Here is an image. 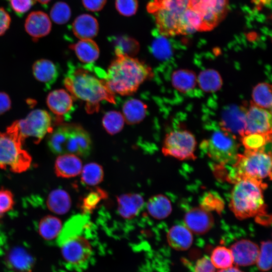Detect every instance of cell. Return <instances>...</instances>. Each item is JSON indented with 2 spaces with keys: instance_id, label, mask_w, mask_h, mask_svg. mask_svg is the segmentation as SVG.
<instances>
[{
  "instance_id": "obj_2",
  "label": "cell",
  "mask_w": 272,
  "mask_h": 272,
  "mask_svg": "<svg viewBox=\"0 0 272 272\" xmlns=\"http://www.w3.org/2000/svg\"><path fill=\"white\" fill-rule=\"evenodd\" d=\"M107 69L105 79L114 93L130 95L135 93L146 80L153 77L151 67L137 58L120 53Z\"/></svg>"
},
{
  "instance_id": "obj_46",
  "label": "cell",
  "mask_w": 272,
  "mask_h": 272,
  "mask_svg": "<svg viewBox=\"0 0 272 272\" xmlns=\"http://www.w3.org/2000/svg\"><path fill=\"white\" fill-rule=\"evenodd\" d=\"M13 10L18 13L27 12L33 6V0H8Z\"/></svg>"
},
{
  "instance_id": "obj_39",
  "label": "cell",
  "mask_w": 272,
  "mask_h": 272,
  "mask_svg": "<svg viewBox=\"0 0 272 272\" xmlns=\"http://www.w3.org/2000/svg\"><path fill=\"white\" fill-rule=\"evenodd\" d=\"M107 197V193L103 189L97 188L88 193L83 199L81 209L84 213L92 212L100 201Z\"/></svg>"
},
{
  "instance_id": "obj_48",
  "label": "cell",
  "mask_w": 272,
  "mask_h": 272,
  "mask_svg": "<svg viewBox=\"0 0 272 272\" xmlns=\"http://www.w3.org/2000/svg\"><path fill=\"white\" fill-rule=\"evenodd\" d=\"M84 7L88 11L98 12L106 5L107 0H82Z\"/></svg>"
},
{
  "instance_id": "obj_24",
  "label": "cell",
  "mask_w": 272,
  "mask_h": 272,
  "mask_svg": "<svg viewBox=\"0 0 272 272\" xmlns=\"http://www.w3.org/2000/svg\"><path fill=\"white\" fill-rule=\"evenodd\" d=\"M167 239L169 245L179 251L187 250L193 241L191 231L186 227L180 225H174L170 229Z\"/></svg>"
},
{
  "instance_id": "obj_20",
  "label": "cell",
  "mask_w": 272,
  "mask_h": 272,
  "mask_svg": "<svg viewBox=\"0 0 272 272\" xmlns=\"http://www.w3.org/2000/svg\"><path fill=\"white\" fill-rule=\"evenodd\" d=\"M82 169L81 160L78 156L72 154L59 155L55 160L54 171L57 176L71 178L81 173Z\"/></svg>"
},
{
  "instance_id": "obj_26",
  "label": "cell",
  "mask_w": 272,
  "mask_h": 272,
  "mask_svg": "<svg viewBox=\"0 0 272 272\" xmlns=\"http://www.w3.org/2000/svg\"><path fill=\"white\" fill-rule=\"evenodd\" d=\"M122 115L128 124H134L142 121L147 113V106L143 102L136 99L126 101L122 107Z\"/></svg>"
},
{
  "instance_id": "obj_15",
  "label": "cell",
  "mask_w": 272,
  "mask_h": 272,
  "mask_svg": "<svg viewBox=\"0 0 272 272\" xmlns=\"http://www.w3.org/2000/svg\"><path fill=\"white\" fill-rule=\"evenodd\" d=\"M233 263L239 266L253 265L257 260L259 248L254 242L248 239H241L233 244L230 248Z\"/></svg>"
},
{
  "instance_id": "obj_19",
  "label": "cell",
  "mask_w": 272,
  "mask_h": 272,
  "mask_svg": "<svg viewBox=\"0 0 272 272\" xmlns=\"http://www.w3.org/2000/svg\"><path fill=\"white\" fill-rule=\"evenodd\" d=\"M99 29L96 18L88 14L78 16L72 25L74 34L80 40L92 39L97 35Z\"/></svg>"
},
{
  "instance_id": "obj_29",
  "label": "cell",
  "mask_w": 272,
  "mask_h": 272,
  "mask_svg": "<svg viewBox=\"0 0 272 272\" xmlns=\"http://www.w3.org/2000/svg\"><path fill=\"white\" fill-rule=\"evenodd\" d=\"M149 214L156 219H163L167 217L172 212L170 200L163 194H157L151 197L147 203Z\"/></svg>"
},
{
  "instance_id": "obj_27",
  "label": "cell",
  "mask_w": 272,
  "mask_h": 272,
  "mask_svg": "<svg viewBox=\"0 0 272 272\" xmlns=\"http://www.w3.org/2000/svg\"><path fill=\"white\" fill-rule=\"evenodd\" d=\"M46 205L52 212L59 215L65 214L71 207V197L63 189H54L48 195Z\"/></svg>"
},
{
  "instance_id": "obj_9",
  "label": "cell",
  "mask_w": 272,
  "mask_h": 272,
  "mask_svg": "<svg viewBox=\"0 0 272 272\" xmlns=\"http://www.w3.org/2000/svg\"><path fill=\"white\" fill-rule=\"evenodd\" d=\"M196 146V141L192 133L187 130H176L166 135L162 151L165 156L179 160H194Z\"/></svg>"
},
{
  "instance_id": "obj_45",
  "label": "cell",
  "mask_w": 272,
  "mask_h": 272,
  "mask_svg": "<svg viewBox=\"0 0 272 272\" xmlns=\"http://www.w3.org/2000/svg\"><path fill=\"white\" fill-rule=\"evenodd\" d=\"M14 195L8 189H0V218L12 210L14 206Z\"/></svg>"
},
{
  "instance_id": "obj_7",
  "label": "cell",
  "mask_w": 272,
  "mask_h": 272,
  "mask_svg": "<svg viewBox=\"0 0 272 272\" xmlns=\"http://www.w3.org/2000/svg\"><path fill=\"white\" fill-rule=\"evenodd\" d=\"M233 169L236 182L248 179L266 184L263 180L271 177V152L245 150L243 154L237 155Z\"/></svg>"
},
{
  "instance_id": "obj_30",
  "label": "cell",
  "mask_w": 272,
  "mask_h": 272,
  "mask_svg": "<svg viewBox=\"0 0 272 272\" xmlns=\"http://www.w3.org/2000/svg\"><path fill=\"white\" fill-rule=\"evenodd\" d=\"M86 217L77 215L69 219L61 228L57 238L56 242L60 246L66 240L79 235L83 230L86 222Z\"/></svg>"
},
{
  "instance_id": "obj_47",
  "label": "cell",
  "mask_w": 272,
  "mask_h": 272,
  "mask_svg": "<svg viewBox=\"0 0 272 272\" xmlns=\"http://www.w3.org/2000/svg\"><path fill=\"white\" fill-rule=\"evenodd\" d=\"M194 270V272H215V267L211 259L205 256L197 260Z\"/></svg>"
},
{
  "instance_id": "obj_34",
  "label": "cell",
  "mask_w": 272,
  "mask_h": 272,
  "mask_svg": "<svg viewBox=\"0 0 272 272\" xmlns=\"http://www.w3.org/2000/svg\"><path fill=\"white\" fill-rule=\"evenodd\" d=\"M254 105L270 110L271 107V86L263 82L256 85L252 92V101Z\"/></svg>"
},
{
  "instance_id": "obj_16",
  "label": "cell",
  "mask_w": 272,
  "mask_h": 272,
  "mask_svg": "<svg viewBox=\"0 0 272 272\" xmlns=\"http://www.w3.org/2000/svg\"><path fill=\"white\" fill-rule=\"evenodd\" d=\"M72 96L63 89H57L48 94L46 99L50 111L59 118L67 119L74 110Z\"/></svg>"
},
{
  "instance_id": "obj_6",
  "label": "cell",
  "mask_w": 272,
  "mask_h": 272,
  "mask_svg": "<svg viewBox=\"0 0 272 272\" xmlns=\"http://www.w3.org/2000/svg\"><path fill=\"white\" fill-rule=\"evenodd\" d=\"M22 139L18 121H14L4 132L0 133V168L21 173L29 168L32 158L23 149Z\"/></svg>"
},
{
  "instance_id": "obj_14",
  "label": "cell",
  "mask_w": 272,
  "mask_h": 272,
  "mask_svg": "<svg viewBox=\"0 0 272 272\" xmlns=\"http://www.w3.org/2000/svg\"><path fill=\"white\" fill-rule=\"evenodd\" d=\"M247 110L241 106L232 105L223 111L221 124L222 129L235 135L245 132V116Z\"/></svg>"
},
{
  "instance_id": "obj_11",
  "label": "cell",
  "mask_w": 272,
  "mask_h": 272,
  "mask_svg": "<svg viewBox=\"0 0 272 272\" xmlns=\"http://www.w3.org/2000/svg\"><path fill=\"white\" fill-rule=\"evenodd\" d=\"M18 124L22 139L25 141L27 138H32L35 144L53 130L50 114L42 109L32 110L26 118L18 120Z\"/></svg>"
},
{
  "instance_id": "obj_10",
  "label": "cell",
  "mask_w": 272,
  "mask_h": 272,
  "mask_svg": "<svg viewBox=\"0 0 272 272\" xmlns=\"http://www.w3.org/2000/svg\"><path fill=\"white\" fill-rule=\"evenodd\" d=\"M229 0H189L190 9L201 19V32L216 27L226 17Z\"/></svg>"
},
{
  "instance_id": "obj_53",
  "label": "cell",
  "mask_w": 272,
  "mask_h": 272,
  "mask_svg": "<svg viewBox=\"0 0 272 272\" xmlns=\"http://www.w3.org/2000/svg\"><path fill=\"white\" fill-rule=\"evenodd\" d=\"M41 4H46L51 0H35Z\"/></svg>"
},
{
  "instance_id": "obj_49",
  "label": "cell",
  "mask_w": 272,
  "mask_h": 272,
  "mask_svg": "<svg viewBox=\"0 0 272 272\" xmlns=\"http://www.w3.org/2000/svg\"><path fill=\"white\" fill-rule=\"evenodd\" d=\"M11 17L2 8H0V36L3 35L9 28Z\"/></svg>"
},
{
  "instance_id": "obj_42",
  "label": "cell",
  "mask_w": 272,
  "mask_h": 272,
  "mask_svg": "<svg viewBox=\"0 0 272 272\" xmlns=\"http://www.w3.org/2000/svg\"><path fill=\"white\" fill-rule=\"evenodd\" d=\"M115 6L121 15L130 17L137 13L139 3L138 0H115Z\"/></svg>"
},
{
  "instance_id": "obj_51",
  "label": "cell",
  "mask_w": 272,
  "mask_h": 272,
  "mask_svg": "<svg viewBox=\"0 0 272 272\" xmlns=\"http://www.w3.org/2000/svg\"><path fill=\"white\" fill-rule=\"evenodd\" d=\"M252 2L257 8H259L268 4L270 2V0H252Z\"/></svg>"
},
{
  "instance_id": "obj_5",
  "label": "cell",
  "mask_w": 272,
  "mask_h": 272,
  "mask_svg": "<svg viewBox=\"0 0 272 272\" xmlns=\"http://www.w3.org/2000/svg\"><path fill=\"white\" fill-rule=\"evenodd\" d=\"M48 146L55 154H72L86 157L92 147L91 138L82 126L76 123L60 124L50 133Z\"/></svg>"
},
{
  "instance_id": "obj_37",
  "label": "cell",
  "mask_w": 272,
  "mask_h": 272,
  "mask_svg": "<svg viewBox=\"0 0 272 272\" xmlns=\"http://www.w3.org/2000/svg\"><path fill=\"white\" fill-rule=\"evenodd\" d=\"M211 261L216 268L224 269L232 266L233 258L231 251L224 246H217L212 251Z\"/></svg>"
},
{
  "instance_id": "obj_25",
  "label": "cell",
  "mask_w": 272,
  "mask_h": 272,
  "mask_svg": "<svg viewBox=\"0 0 272 272\" xmlns=\"http://www.w3.org/2000/svg\"><path fill=\"white\" fill-rule=\"evenodd\" d=\"M70 48L74 51L78 59L85 63H92L99 56V48L92 39L80 40L70 45Z\"/></svg>"
},
{
  "instance_id": "obj_22",
  "label": "cell",
  "mask_w": 272,
  "mask_h": 272,
  "mask_svg": "<svg viewBox=\"0 0 272 272\" xmlns=\"http://www.w3.org/2000/svg\"><path fill=\"white\" fill-rule=\"evenodd\" d=\"M32 72L34 77L44 84L46 90L51 88L59 75L57 66L46 59L36 61L32 66Z\"/></svg>"
},
{
  "instance_id": "obj_38",
  "label": "cell",
  "mask_w": 272,
  "mask_h": 272,
  "mask_svg": "<svg viewBox=\"0 0 272 272\" xmlns=\"http://www.w3.org/2000/svg\"><path fill=\"white\" fill-rule=\"evenodd\" d=\"M258 269L267 271L271 268V242L270 240L262 241L256 261Z\"/></svg>"
},
{
  "instance_id": "obj_21",
  "label": "cell",
  "mask_w": 272,
  "mask_h": 272,
  "mask_svg": "<svg viewBox=\"0 0 272 272\" xmlns=\"http://www.w3.org/2000/svg\"><path fill=\"white\" fill-rule=\"evenodd\" d=\"M117 211L124 219L134 218L144 204L143 197L138 193H124L117 197Z\"/></svg>"
},
{
  "instance_id": "obj_36",
  "label": "cell",
  "mask_w": 272,
  "mask_h": 272,
  "mask_svg": "<svg viewBox=\"0 0 272 272\" xmlns=\"http://www.w3.org/2000/svg\"><path fill=\"white\" fill-rule=\"evenodd\" d=\"M125 120L122 114L116 111L106 112L102 119L103 126L110 134H115L121 130Z\"/></svg>"
},
{
  "instance_id": "obj_52",
  "label": "cell",
  "mask_w": 272,
  "mask_h": 272,
  "mask_svg": "<svg viewBox=\"0 0 272 272\" xmlns=\"http://www.w3.org/2000/svg\"><path fill=\"white\" fill-rule=\"evenodd\" d=\"M217 272H244L237 267L231 266L228 268L221 269Z\"/></svg>"
},
{
  "instance_id": "obj_44",
  "label": "cell",
  "mask_w": 272,
  "mask_h": 272,
  "mask_svg": "<svg viewBox=\"0 0 272 272\" xmlns=\"http://www.w3.org/2000/svg\"><path fill=\"white\" fill-rule=\"evenodd\" d=\"M165 37L155 40L151 46V51L154 55L160 59L167 58L170 54L169 44Z\"/></svg>"
},
{
  "instance_id": "obj_4",
  "label": "cell",
  "mask_w": 272,
  "mask_h": 272,
  "mask_svg": "<svg viewBox=\"0 0 272 272\" xmlns=\"http://www.w3.org/2000/svg\"><path fill=\"white\" fill-rule=\"evenodd\" d=\"M267 186L248 179L236 182L231 193L230 208L240 220L266 215L262 189Z\"/></svg>"
},
{
  "instance_id": "obj_33",
  "label": "cell",
  "mask_w": 272,
  "mask_h": 272,
  "mask_svg": "<svg viewBox=\"0 0 272 272\" xmlns=\"http://www.w3.org/2000/svg\"><path fill=\"white\" fill-rule=\"evenodd\" d=\"M197 81L200 88L207 93L218 91L223 84L220 74L211 69L201 71L197 78Z\"/></svg>"
},
{
  "instance_id": "obj_23",
  "label": "cell",
  "mask_w": 272,
  "mask_h": 272,
  "mask_svg": "<svg viewBox=\"0 0 272 272\" xmlns=\"http://www.w3.org/2000/svg\"><path fill=\"white\" fill-rule=\"evenodd\" d=\"M6 262L9 267L15 270L29 272L34 265V259L25 248L16 246L8 251Z\"/></svg>"
},
{
  "instance_id": "obj_43",
  "label": "cell",
  "mask_w": 272,
  "mask_h": 272,
  "mask_svg": "<svg viewBox=\"0 0 272 272\" xmlns=\"http://www.w3.org/2000/svg\"><path fill=\"white\" fill-rule=\"evenodd\" d=\"M115 48V53L118 52L132 56L138 53L139 45L133 39H125L118 41Z\"/></svg>"
},
{
  "instance_id": "obj_50",
  "label": "cell",
  "mask_w": 272,
  "mask_h": 272,
  "mask_svg": "<svg viewBox=\"0 0 272 272\" xmlns=\"http://www.w3.org/2000/svg\"><path fill=\"white\" fill-rule=\"evenodd\" d=\"M11 106L9 96L5 92H0V115L9 110Z\"/></svg>"
},
{
  "instance_id": "obj_3",
  "label": "cell",
  "mask_w": 272,
  "mask_h": 272,
  "mask_svg": "<svg viewBox=\"0 0 272 272\" xmlns=\"http://www.w3.org/2000/svg\"><path fill=\"white\" fill-rule=\"evenodd\" d=\"M146 9L154 17L157 29L162 36L194 32L189 23V0H151Z\"/></svg>"
},
{
  "instance_id": "obj_41",
  "label": "cell",
  "mask_w": 272,
  "mask_h": 272,
  "mask_svg": "<svg viewBox=\"0 0 272 272\" xmlns=\"http://www.w3.org/2000/svg\"><path fill=\"white\" fill-rule=\"evenodd\" d=\"M224 207V202L219 196L216 194L209 193L203 198L200 207L207 211H215L220 214Z\"/></svg>"
},
{
  "instance_id": "obj_40",
  "label": "cell",
  "mask_w": 272,
  "mask_h": 272,
  "mask_svg": "<svg viewBox=\"0 0 272 272\" xmlns=\"http://www.w3.org/2000/svg\"><path fill=\"white\" fill-rule=\"evenodd\" d=\"M51 20L56 24H64L69 21L71 16L69 6L64 2L56 3L52 7L50 13Z\"/></svg>"
},
{
  "instance_id": "obj_28",
  "label": "cell",
  "mask_w": 272,
  "mask_h": 272,
  "mask_svg": "<svg viewBox=\"0 0 272 272\" xmlns=\"http://www.w3.org/2000/svg\"><path fill=\"white\" fill-rule=\"evenodd\" d=\"M197 77L194 72L187 69H179L173 72L171 83L181 93H185L193 89L196 85Z\"/></svg>"
},
{
  "instance_id": "obj_1",
  "label": "cell",
  "mask_w": 272,
  "mask_h": 272,
  "mask_svg": "<svg viewBox=\"0 0 272 272\" xmlns=\"http://www.w3.org/2000/svg\"><path fill=\"white\" fill-rule=\"evenodd\" d=\"M105 72L99 69L69 64L63 84L74 99L86 103L88 113L98 112L102 101L115 104L114 93L108 87Z\"/></svg>"
},
{
  "instance_id": "obj_12",
  "label": "cell",
  "mask_w": 272,
  "mask_h": 272,
  "mask_svg": "<svg viewBox=\"0 0 272 272\" xmlns=\"http://www.w3.org/2000/svg\"><path fill=\"white\" fill-rule=\"evenodd\" d=\"M59 246L63 258L72 265H80L86 262L92 251L89 241L80 235L66 240Z\"/></svg>"
},
{
  "instance_id": "obj_32",
  "label": "cell",
  "mask_w": 272,
  "mask_h": 272,
  "mask_svg": "<svg viewBox=\"0 0 272 272\" xmlns=\"http://www.w3.org/2000/svg\"><path fill=\"white\" fill-rule=\"evenodd\" d=\"M240 140L245 150L264 151L265 147L271 141V132L245 133L240 136Z\"/></svg>"
},
{
  "instance_id": "obj_13",
  "label": "cell",
  "mask_w": 272,
  "mask_h": 272,
  "mask_svg": "<svg viewBox=\"0 0 272 272\" xmlns=\"http://www.w3.org/2000/svg\"><path fill=\"white\" fill-rule=\"evenodd\" d=\"M245 123V133L271 132V112L250 102L246 113Z\"/></svg>"
},
{
  "instance_id": "obj_35",
  "label": "cell",
  "mask_w": 272,
  "mask_h": 272,
  "mask_svg": "<svg viewBox=\"0 0 272 272\" xmlns=\"http://www.w3.org/2000/svg\"><path fill=\"white\" fill-rule=\"evenodd\" d=\"M81 181L88 186H95L100 183L104 178L102 167L96 163H90L82 169Z\"/></svg>"
},
{
  "instance_id": "obj_8",
  "label": "cell",
  "mask_w": 272,
  "mask_h": 272,
  "mask_svg": "<svg viewBox=\"0 0 272 272\" xmlns=\"http://www.w3.org/2000/svg\"><path fill=\"white\" fill-rule=\"evenodd\" d=\"M203 145L209 157L220 164L234 163L238 154L235 135L222 129L214 132Z\"/></svg>"
},
{
  "instance_id": "obj_17",
  "label": "cell",
  "mask_w": 272,
  "mask_h": 272,
  "mask_svg": "<svg viewBox=\"0 0 272 272\" xmlns=\"http://www.w3.org/2000/svg\"><path fill=\"white\" fill-rule=\"evenodd\" d=\"M184 221L186 227L196 234H203L208 232L214 224V219L210 212L201 207L194 208L184 216Z\"/></svg>"
},
{
  "instance_id": "obj_31",
  "label": "cell",
  "mask_w": 272,
  "mask_h": 272,
  "mask_svg": "<svg viewBox=\"0 0 272 272\" xmlns=\"http://www.w3.org/2000/svg\"><path fill=\"white\" fill-rule=\"evenodd\" d=\"M61 228V221L57 217L51 215L42 218L38 226L39 234L47 241H52L57 238Z\"/></svg>"
},
{
  "instance_id": "obj_18",
  "label": "cell",
  "mask_w": 272,
  "mask_h": 272,
  "mask_svg": "<svg viewBox=\"0 0 272 272\" xmlns=\"http://www.w3.org/2000/svg\"><path fill=\"white\" fill-rule=\"evenodd\" d=\"M25 28L34 40L47 35L51 29V22L48 16L42 11H34L27 16Z\"/></svg>"
}]
</instances>
